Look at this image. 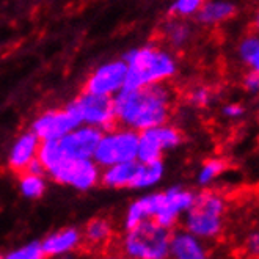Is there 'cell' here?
<instances>
[{
  "instance_id": "1",
  "label": "cell",
  "mask_w": 259,
  "mask_h": 259,
  "mask_svg": "<svg viewBox=\"0 0 259 259\" xmlns=\"http://www.w3.org/2000/svg\"><path fill=\"white\" fill-rule=\"evenodd\" d=\"M115 115L134 131H145L166 124L173 110V91L162 83L137 90H121L113 99Z\"/></svg>"
},
{
  "instance_id": "2",
  "label": "cell",
  "mask_w": 259,
  "mask_h": 259,
  "mask_svg": "<svg viewBox=\"0 0 259 259\" xmlns=\"http://www.w3.org/2000/svg\"><path fill=\"white\" fill-rule=\"evenodd\" d=\"M226 215V198L207 187L195 193L190 207L182 215V228L206 242L217 240L225 231Z\"/></svg>"
},
{
  "instance_id": "3",
  "label": "cell",
  "mask_w": 259,
  "mask_h": 259,
  "mask_svg": "<svg viewBox=\"0 0 259 259\" xmlns=\"http://www.w3.org/2000/svg\"><path fill=\"white\" fill-rule=\"evenodd\" d=\"M127 72L123 90H137L146 85L162 83L176 72L175 58L156 46L135 49L126 55Z\"/></svg>"
},
{
  "instance_id": "4",
  "label": "cell",
  "mask_w": 259,
  "mask_h": 259,
  "mask_svg": "<svg viewBox=\"0 0 259 259\" xmlns=\"http://www.w3.org/2000/svg\"><path fill=\"white\" fill-rule=\"evenodd\" d=\"M171 231L154 220H145L126 230L119 250L127 259H168Z\"/></svg>"
},
{
  "instance_id": "5",
  "label": "cell",
  "mask_w": 259,
  "mask_h": 259,
  "mask_svg": "<svg viewBox=\"0 0 259 259\" xmlns=\"http://www.w3.org/2000/svg\"><path fill=\"white\" fill-rule=\"evenodd\" d=\"M139 151V132L134 129H116L102 135L95 151V162L102 166H110L121 162L137 160Z\"/></svg>"
},
{
  "instance_id": "6",
  "label": "cell",
  "mask_w": 259,
  "mask_h": 259,
  "mask_svg": "<svg viewBox=\"0 0 259 259\" xmlns=\"http://www.w3.org/2000/svg\"><path fill=\"white\" fill-rule=\"evenodd\" d=\"M69 109L80 118V121H87L90 126L102 127L107 134L119 129V121L115 115L113 99L110 96L82 93L69 104Z\"/></svg>"
},
{
  "instance_id": "7",
  "label": "cell",
  "mask_w": 259,
  "mask_h": 259,
  "mask_svg": "<svg viewBox=\"0 0 259 259\" xmlns=\"http://www.w3.org/2000/svg\"><path fill=\"white\" fill-rule=\"evenodd\" d=\"M195 198V193L184 187H171L165 192L156 193V209L154 215L151 220H154L163 228L175 230L178 222L186 214V210L190 207Z\"/></svg>"
},
{
  "instance_id": "8",
  "label": "cell",
  "mask_w": 259,
  "mask_h": 259,
  "mask_svg": "<svg viewBox=\"0 0 259 259\" xmlns=\"http://www.w3.org/2000/svg\"><path fill=\"white\" fill-rule=\"evenodd\" d=\"M54 181L79 190H88L98 184V163L90 159H63L49 171Z\"/></svg>"
},
{
  "instance_id": "9",
  "label": "cell",
  "mask_w": 259,
  "mask_h": 259,
  "mask_svg": "<svg viewBox=\"0 0 259 259\" xmlns=\"http://www.w3.org/2000/svg\"><path fill=\"white\" fill-rule=\"evenodd\" d=\"M102 132L96 126H88L60 137L58 143L65 159H91L102 139Z\"/></svg>"
},
{
  "instance_id": "10",
  "label": "cell",
  "mask_w": 259,
  "mask_h": 259,
  "mask_svg": "<svg viewBox=\"0 0 259 259\" xmlns=\"http://www.w3.org/2000/svg\"><path fill=\"white\" fill-rule=\"evenodd\" d=\"M80 123V118L69 107L65 110H51L33 123V134L39 140H55L74 131Z\"/></svg>"
},
{
  "instance_id": "11",
  "label": "cell",
  "mask_w": 259,
  "mask_h": 259,
  "mask_svg": "<svg viewBox=\"0 0 259 259\" xmlns=\"http://www.w3.org/2000/svg\"><path fill=\"white\" fill-rule=\"evenodd\" d=\"M126 72H127V65L123 62L104 65L90 75L82 93L110 96L116 90L123 88Z\"/></svg>"
},
{
  "instance_id": "12",
  "label": "cell",
  "mask_w": 259,
  "mask_h": 259,
  "mask_svg": "<svg viewBox=\"0 0 259 259\" xmlns=\"http://www.w3.org/2000/svg\"><path fill=\"white\" fill-rule=\"evenodd\" d=\"M168 259H210L207 242L189 233L184 228L173 230Z\"/></svg>"
},
{
  "instance_id": "13",
  "label": "cell",
  "mask_w": 259,
  "mask_h": 259,
  "mask_svg": "<svg viewBox=\"0 0 259 259\" xmlns=\"http://www.w3.org/2000/svg\"><path fill=\"white\" fill-rule=\"evenodd\" d=\"M113 228H112V222L109 219L104 217H96L91 219L85 230L82 231V247L87 248V251L90 253H104L107 248L112 247L113 242Z\"/></svg>"
},
{
  "instance_id": "14",
  "label": "cell",
  "mask_w": 259,
  "mask_h": 259,
  "mask_svg": "<svg viewBox=\"0 0 259 259\" xmlns=\"http://www.w3.org/2000/svg\"><path fill=\"white\" fill-rule=\"evenodd\" d=\"M80 245H82V233L77 228H65V230H60L48 236L41 242L46 257L72 253L75 250H79Z\"/></svg>"
},
{
  "instance_id": "15",
  "label": "cell",
  "mask_w": 259,
  "mask_h": 259,
  "mask_svg": "<svg viewBox=\"0 0 259 259\" xmlns=\"http://www.w3.org/2000/svg\"><path fill=\"white\" fill-rule=\"evenodd\" d=\"M38 146L39 139L33 132L24 134L16 142V145L13 146L10 154V168L18 175L24 173L28 168V165L36 159Z\"/></svg>"
},
{
  "instance_id": "16",
  "label": "cell",
  "mask_w": 259,
  "mask_h": 259,
  "mask_svg": "<svg viewBox=\"0 0 259 259\" xmlns=\"http://www.w3.org/2000/svg\"><path fill=\"white\" fill-rule=\"evenodd\" d=\"M237 13V7L231 0H204L196 11V19L203 25H217L230 21Z\"/></svg>"
},
{
  "instance_id": "17",
  "label": "cell",
  "mask_w": 259,
  "mask_h": 259,
  "mask_svg": "<svg viewBox=\"0 0 259 259\" xmlns=\"http://www.w3.org/2000/svg\"><path fill=\"white\" fill-rule=\"evenodd\" d=\"M139 168V162L131 160V162H121L115 163L105 168L102 173V184L113 189H123V187H131L134 176Z\"/></svg>"
},
{
  "instance_id": "18",
  "label": "cell",
  "mask_w": 259,
  "mask_h": 259,
  "mask_svg": "<svg viewBox=\"0 0 259 259\" xmlns=\"http://www.w3.org/2000/svg\"><path fill=\"white\" fill-rule=\"evenodd\" d=\"M154 207H156V195L151 193L146 195L140 200L134 201L129 209L124 219V230H131V228L140 225L145 220H151L152 215H154Z\"/></svg>"
},
{
  "instance_id": "19",
  "label": "cell",
  "mask_w": 259,
  "mask_h": 259,
  "mask_svg": "<svg viewBox=\"0 0 259 259\" xmlns=\"http://www.w3.org/2000/svg\"><path fill=\"white\" fill-rule=\"evenodd\" d=\"M163 162L162 159L152 162H139V168L132 181V189H146L156 186L163 176Z\"/></svg>"
},
{
  "instance_id": "20",
  "label": "cell",
  "mask_w": 259,
  "mask_h": 259,
  "mask_svg": "<svg viewBox=\"0 0 259 259\" xmlns=\"http://www.w3.org/2000/svg\"><path fill=\"white\" fill-rule=\"evenodd\" d=\"M160 35L173 48H182V46H186L189 42L192 36V28L186 21L171 19L166 24H163Z\"/></svg>"
},
{
  "instance_id": "21",
  "label": "cell",
  "mask_w": 259,
  "mask_h": 259,
  "mask_svg": "<svg viewBox=\"0 0 259 259\" xmlns=\"http://www.w3.org/2000/svg\"><path fill=\"white\" fill-rule=\"evenodd\" d=\"M237 55L243 65L259 74V35L250 33L243 36L237 46Z\"/></svg>"
},
{
  "instance_id": "22",
  "label": "cell",
  "mask_w": 259,
  "mask_h": 259,
  "mask_svg": "<svg viewBox=\"0 0 259 259\" xmlns=\"http://www.w3.org/2000/svg\"><path fill=\"white\" fill-rule=\"evenodd\" d=\"M226 171V162L223 159H207L203 165L196 176L198 186L207 189Z\"/></svg>"
},
{
  "instance_id": "23",
  "label": "cell",
  "mask_w": 259,
  "mask_h": 259,
  "mask_svg": "<svg viewBox=\"0 0 259 259\" xmlns=\"http://www.w3.org/2000/svg\"><path fill=\"white\" fill-rule=\"evenodd\" d=\"M19 184H21V192L27 198H39L46 190V182L42 179V175L32 173V171L21 173Z\"/></svg>"
},
{
  "instance_id": "24",
  "label": "cell",
  "mask_w": 259,
  "mask_h": 259,
  "mask_svg": "<svg viewBox=\"0 0 259 259\" xmlns=\"http://www.w3.org/2000/svg\"><path fill=\"white\" fill-rule=\"evenodd\" d=\"M240 251L247 259H259V226H253L243 234Z\"/></svg>"
},
{
  "instance_id": "25",
  "label": "cell",
  "mask_w": 259,
  "mask_h": 259,
  "mask_svg": "<svg viewBox=\"0 0 259 259\" xmlns=\"http://www.w3.org/2000/svg\"><path fill=\"white\" fill-rule=\"evenodd\" d=\"M2 259H46V254L42 251L41 242H32V243H27V245L8 253Z\"/></svg>"
},
{
  "instance_id": "26",
  "label": "cell",
  "mask_w": 259,
  "mask_h": 259,
  "mask_svg": "<svg viewBox=\"0 0 259 259\" xmlns=\"http://www.w3.org/2000/svg\"><path fill=\"white\" fill-rule=\"evenodd\" d=\"M203 2L204 0H176L171 11L181 18L192 16V14H196V11L201 8Z\"/></svg>"
},
{
  "instance_id": "27",
  "label": "cell",
  "mask_w": 259,
  "mask_h": 259,
  "mask_svg": "<svg viewBox=\"0 0 259 259\" xmlns=\"http://www.w3.org/2000/svg\"><path fill=\"white\" fill-rule=\"evenodd\" d=\"M212 101L210 88L207 87H195L189 93V102L196 105V107H206V105Z\"/></svg>"
},
{
  "instance_id": "28",
  "label": "cell",
  "mask_w": 259,
  "mask_h": 259,
  "mask_svg": "<svg viewBox=\"0 0 259 259\" xmlns=\"http://www.w3.org/2000/svg\"><path fill=\"white\" fill-rule=\"evenodd\" d=\"M243 88H245L248 93L251 95H257L259 93V74L251 71L247 72L245 75H243Z\"/></svg>"
},
{
  "instance_id": "29",
  "label": "cell",
  "mask_w": 259,
  "mask_h": 259,
  "mask_svg": "<svg viewBox=\"0 0 259 259\" xmlns=\"http://www.w3.org/2000/svg\"><path fill=\"white\" fill-rule=\"evenodd\" d=\"M222 113L230 119H237L245 113V110H243V107L239 104H226L222 109Z\"/></svg>"
},
{
  "instance_id": "30",
  "label": "cell",
  "mask_w": 259,
  "mask_h": 259,
  "mask_svg": "<svg viewBox=\"0 0 259 259\" xmlns=\"http://www.w3.org/2000/svg\"><path fill=\"white\" fill-rule=\"evenodd\" d=\"M99 259H127L123 253H121V250L119 248H113V247H110V248H107L104 253H101L99 254Z\"/></svg>"
},
{
  "instance_id": "31",
  "label": "cell",
  "mask_w": 259,
  "mask_h": 259,
  "mask_svg": "<svg viewBox=\"0 0 259 259\" xmlns=\"http://www.w3.org/2000/svg\"><path fill=\"white\" fill-rule=\"evenodd\" d=\"M253 30H254V33L259 35V5H257L256 11L253 14Z\"/></svg>"
},
{
  "instance_id": "32",
  "label": "cell",
  "mask_w": 259,
  "mask_h": 259,
  "mask_svg": "<svg viewBox=\"0 0 259 259\" xmlns=\"http://www.w3.org/2000/svg\"><path fill=\"white\" fill-rule=\"evenodd\" d=\"M49 259H79V256H75L72 253H68V254H60V256H52Z\"/></svg>"
},
{
  "instance_id": "33",
  "label": "cell",
  "mask_w": 259,
  "mask_h": 259,
  "mask_svg": "<svg viewBox=\"0 0 259 259\" xmlns=\"http://www.w3.org/2000/svg\"><path fill=\"white\" fill-rule=\"evenodd\" d=\"M0 259H2V257H0Z\"/></svg>"
}]
</instances>
